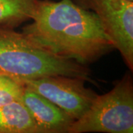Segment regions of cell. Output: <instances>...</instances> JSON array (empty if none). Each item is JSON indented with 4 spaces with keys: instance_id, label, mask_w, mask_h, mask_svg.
Returning a JSON list of instances; mask_svg holds the SVG:
<instances>
[{
    "instance_id": "6da1fadb",
    "label": "cell",
    "mask_w": 133,
    "mask_h": 133,
    "mask_svg": "<svg viewBox=\"0 0 133 133\" xmlns=\"http://www.w3.org/2000/svg\"><path fill=\"white\" fill-rule=\"evenodd\" d=\"M22 33L58 56L87 66L115 49L97 16L72 0H39L31 24Z\"/></svg>"
},
{
    "instance_id": "7a4b0ae2",
    "label": "cell",
    "mask_w": 133,
    "mask_h": 133,
    "mask_svg": "<svg viewBox=\"0 0 133 133\" xmlns=\"http://www.w3.org/2000/svg\"><path fill=\"white\" fill-rule=\"evenodd\" d=\"M0 74L18 81L63 75L94 82L87 65L58 56L7 28H0Z\"/></svg>"
},
{
    "instance_id": "3957f363",
    "label": "cell",
    "mask_w": 133,
    "mask_h": 133,
    "mask_svg": "<svg viewBox=\"0 0 133 133\" xmlns=\"http://www.w3.org/2000/svg\"><path fill=\"white\" fill-rule=\"evenodd\" d=\"M133 132V81L127 72L108 92L97 95L68 133Z\"/></svg>"
},
{
    "instance_id": "277c9868",
    "label": "cell",
    "mask_w": 133,
    "mask_h": 133,
    "mask_svg": "<svg viewBox=\"0 0 133 133\" xmlns=\"http://www.w3.org/2000/svg\"><path fill=\"white\" fill-rule=\"evenodd\" d=\"M92 11L106 35L118 50L129 70L133 71V1L72 0Z\"/></svg>"
},
{
    "instance_id": "5b68a950",
    "label": "cell",
    "mask_w": 133,
    "mask_h": 133,
    "mask_svg": "<svg viewBox=\"0 0 133 133\" xmlns=\"http://www.w3.org/2000/svg\"><path fill=\"white\" fill-rule=\"evenodd\" d=\"M19 81L50 100L75 121L85 113L98 95L86 87L84 79L77 77L58 75Z\"/></svg>"
},
{
    "instance_id": "8992f818",
    "label": "cell",
    "mask_w": 133,
    "mask_h": 133,
    "mask_svg": "<svg viewBox=\"0 0 133 133\" xmlns=\"http://www.w3.org/2000/svg\"><path fill=\"white\" fill-rule=\"evenodd\" d=\"M22 102L40 133H68L75 120L50 100L24 87Z\"/></svg>"
},
{
    "instance_id": "52a82bcc",
    "label": "cell",
    "mask_w": 133,
    "mask_h": 133,
    "mask_svg": "<svg viewBox=\"0 0 133 133\" xmlns=\"http://www.w3.org/2000/svg\"><path fill=\"white\" fill-rule=\"evenodd\" d=\"M0 133H40L22 101L0 107Z\"/></svg>"
},
{
    "instance_id": "ba28073f",
    "label": "cell",
    "mask_w": 133,
    "mask_h": 133,
    "mask_svg": "<svg viewBox=\"0 0 133 133\" xmlns=\"http://www.w3.org/2000/svg\"><path fill=\"white\" fill-rule=\"evenodd\" d=\"M39 0H0V28L15 29L32 20Z\"/></svg>"
},
{
    "instance_id": "9c48e42d",
    "label": "cell",
    "mask_w": 133,
    "mask_h": 133,
    "mask_svg": "<svg viewBox=\"0 0 133 133\" xmlns=\"http://www.w3.org/2000/svg\"><path fill=\"white\" fill-rule=\"evenodd\" d=\"M24 90L22 82L9 76H0V107L21 101Z\"/></svg>"
},
{
    "instance_id": "30bf717a",
    "label": "cell",
    "mask_w": 133,
    "mask_h": 133,
    "mask_svg": "<svg viewBox=\"0 0 133 133\" xmlns=\"http://www.w3.org/2000/svg\"><path fill=\"white\" fill-rule=\"evenodd\" d=\"M128 1H133V0H128Z\"/></svg>"
},
{
    "instance_id": "8fae6325",
    "label": "cell",
    "mask_w": 133,
    "mask_h": 133,
    "mask_svg": "<svg viewBox=\"0 0 133 133\" xmlns=\"http://www.w3.org/2000/svg\"><path fill=\"white\" fill-rule=\"evenodd\" d=\"M1 75H2V74H0V76H1Z\"/></svg>"
}]
</instances>
